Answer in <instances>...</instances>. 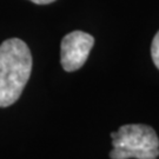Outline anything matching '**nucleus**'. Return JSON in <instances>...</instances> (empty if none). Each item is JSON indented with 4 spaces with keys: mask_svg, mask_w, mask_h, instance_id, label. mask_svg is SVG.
<instances>
[{
    "mask_svg": "<svg viewBox=\"0 0 159 159\" xmlns=\"http://www.w3.org/2000/svg\"><path fill=\"white\" fill-rule=\"evenodd\" d=\"M30 1H32L34 4H38V5H46V4H51L56 0H30Z\"/></svg>",
    "mask_w": 159,
    "mask_h": 159,
    "instance_id": "5",
    "label": "nucleus"
},
{
    "mask_svg": "<svg viewBox=\"0 0 159 159\" xmlns=\"http://www.w3.org/2000/svg\"><path fill=\"white\" fill-rule=\"evenodd\" d=\"M32 71L29 46L18 38L0 45V107L17 102L27 84Z\"/></svg>",
    "mask_w": 159,
    "mask_h": 159,
    "instance_id": "1",
    "label": "nucleus"
},
{
    "mask_svg": "<svg viewBox=\"0 0 159 159\" xmlns=\"http://www.w3.org/2000/svg\"><path fill=\"white\" fill-rule=\"evenodd\" d=\"M113 150L111 159H157L159 138L156 131L144 124H127L111 133Z\"/></svg>",
    "mask_w": 159,
    "mask_h": 159,
    "instance_id": "2",
    "label": "nucleus"
},
{
    "mask_svg": "<svg viewBox=\"0 0 159 159\" xmlns=\"http://www.w3.org/2000/svg\"><path fill=\"white\" fill-rule=\"evenodd\" d=\"M94 44V38L83 31H73L61 40L60 61L67 72L79 70L86 63Z\"/></svg>",
    "mask_w": 159,
    "mask_h": 159,
    "instance_id": "3",
    "label": "nucleus"
},
{
    "mask_svg": "<svg viewBox=\"0 0 159 159\" xmlns=\"http://www.w3.org/2000/svg\"><path fill=\"white\" fill-rule=\"evenodd\" d=\"M151 56H152V60H153L154 65L159 68V31L157 34L154 35L153 40H152V45H151Z\"/></svg>",
    "mask_w": 159,
    "mask_h": 159,
    "instance_id": "4",
    "label": "nucleus"
}]
</instances>
